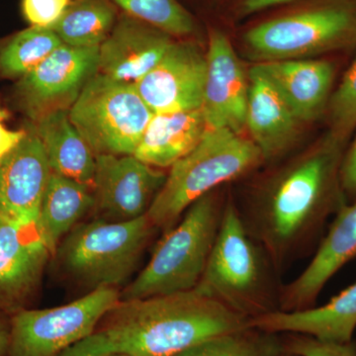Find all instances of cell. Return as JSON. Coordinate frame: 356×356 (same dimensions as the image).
Masks as SVG:
<instances>
[{"label":"cell","instance_id":"cell-16","mask_svg":"<svg viewBox=\"0 0 356 356\" xmlns=\"http://www.w3.org/2000/svg\"><path fill=\"white\" fill-rule=\"evenodd\" d=\"M41 140L34 131L0 161V215L38 222L40 207L51 175Z\"/></svg>","mask_w":356,"mask_h":356},{"label":"cell","instance_id":"cell-21","mask_svg":"<svg viewBox=\"0 0 356 356\" xmlns=\"http://www.w3.org/2000/svg\"><path fill=\"white\" fill-rule=\"evenodd\" d=\"M207 128L202 108L154 114L133 156L154 168H170L197 146Z\"/></svg>","mask_w":356,"mask_h":356},{"label":"cell","instance_id":"cell-12","mask_svg":"<svg viewBox=\"0 0 356 356\" xmlns=\"http://www.w3.org/2000/svg\"><path fill=\"white\" fill-rule=\"evenodd\" d=\"M51 257L38 222L0 215V311L11 317L28 309Z\"/></svg>","mask_w":356,"mask_h":356},{"label":"cell","instance_id":"cell-9","mask_svg":"<svg viewBox=\"0 0 356 356\" xmlns=\"http://www.w3.org/2000/svg\"><path fill=\"white\" fill-rule=\"evenodd\" d=\"M119 301L117 288L102 287L65 305L18 312L11 316L8 356H57L92 334Z\"/></svg>","mask_w":356,"mask_h":356},{"label":"cell","instance_id":"cell-3","mask_svg":"<svg viewBox=\"0 0 356 356\" xmlns=\"http://www.w3.org/2000/svg\"><path fill=\"white\" fill-rule=\"evenodd\" d=\"M280 276L266 250L245 231L233 199H227L216 242L195 289L250 321L280 311Z\"/></svg>","mask_w":356,"mask_h":356},{"label":"cell","instance_id":"cell-28","mask_svg":"<svg viewBox=\"0 0 356 356\" xmlns=\"http://www.w3.org/2000/svg\"><path fill=\"white\" fill-rule=\"evenodd\" d=\"M327 123L331 139L348 144L356 128V55L327 103Z\"/></svg>","mask_w":356,"mask_h":356},{"label":"cell","instance_id":"cell-13","mask_svg":"<svg viewBox=\"0 0 356 356\" xmlns=\"http://www.w3.org/2000/svg\"><path fill=\"white\" fill-rule=\"evenodd\" d=\"M206 69V55L197 44L175 41L135 88L154 114L201 109Z\"/></svg>","mask_w":356,"mask_h":356},{"label":"cell","instance_id":"cell-17","mask_svg":"<svg viewBox=\"0 0 356 356\" xmlns=\"http://www.w3.org/2000/svg\"><path fill=\"white\" fill-rule=\"evenodd\" d=\"M172 37L124 14L99 46L98 74L135 86L163 58L175 42Z\"/></svg>","mask_w":356,"mask_h":356},{"label":"cell","instance_id":"cell-38","mask_svg":"<svg viewBox=\"0 0 356 356\" xmlns=\"http://www.w3.org/2000/svg\"><path fill=\"white\" fill-rule=\"evenodd\" d=\"M280 356H296V355H290V353H281V355Z\"/></svg>","mask_w":356,"mask_h":356},{"label":"cell","instance_id":"cell-10","mask_svg":"<svg viewBox=\"0 0 356 356\" xmlns=\"http://www.w3.org/2000/svg\"><path fill=\"white\" fill-rule=\"evenodd\" d=\"M99 47L79 48L62 44L21 77L16 100L33 122L58 110H70L84 86L98 74Z\"/></svg>","mask_w":356,"mask_h":356},{"label":"cell","instance_id":"cell-31","mask_svg":"<svg viewBox=\"0 0 356 356\" xmlns=\"http://www.w3.org/2000/svg\"><path fill=\"white\" fill-rule=\"evenodd\" d=\"M111 353H114L113 348L106 337L102 332H95L57 356H106Z\"/></svg>","mask_w":356,"mask_h":356},{"label":"cell","instance_id":"cell-25","mask_svg":"<svg viewBox=\"0 0 356 356\" xmlns=\"http://www.w3.org/2000/svg\"><path fill=\"white\" fill-rule=\"evenodd\" d=\"M62 44L53 30L30 26L17 33L0 50V74L9 79H21Z\"/></svg>","mask_w":356,"mask_h":356},{"label":"cell","instance_id":"cell-6","mask_svg":"<svg viewBox=\"0 0 356 356\" xmlns=\"http://www.w3.org/2000/svg\"><path fill=\"white\" fill-rule=\"evenodd\" d=\"M156 227L147 215L126 222H79L55 255L60 269L90 291L121 286L132 276Z\"/></svg>","mask_w":356,"mask_h":356},{"label":"cell","instance_id":"cell-2","mask_svg":"<svg viewBox=\"0 0 356 356\" xmlns=\"http://www.w3.org/2000/svg\"><path fill=\"white\" fill-rule=\"evenodd\" d=\"M248 327V318L193 289L120 300L95 332L106 337L114 353L175 356L210 337Z\"/></svg>","mask_w":356,"mask_h":356},{"label":"cell","instance_id":"cell-19","mask_svg":"<svg viewBox=\"0 0 356 356\" xmlns=\"http://www.w3.org/2000/svg\"><path fill=\"white\" fill-rule=\"evenodd\" d=\"M248 79L245 128L264 161H274L291 147L300 121L257 65L250 70Z\"/></svg>","mask_w":356,"mask_h":356},{"label":"cell","instance_id":"cell-32","mask_svg":"<svg viewBox=\"0 0 356 356\" xmlns=\"http://www.w3.org/2000/svg\"><path fill=\"white\" fill-rule=\"evenodd\" d=\"M341 182L348 204L356 200V135L346 147L341 165Z\"/></svg>","mask_w":356,"mask_h":356},{"label":"cell","instance_id":"cell-29","mask_svg":"<svg viewBox=\"0 0 356 356\" xmlns=\"http://www.w3.org/2000/svg\"><path fill=\"white\" fill-rule=\"evenodd\" d=\"M283 353L296 356H356V339L348 343L321 341L308 334L285 332L281 336Z\"/></svg>","mask_w":356,"mask_h":356},{"label":"cell","instance_id":"cell-5","mask_svg":"<svg viewBox=\"0 0 356 356\" xmlns=\"http://www.w3.org/2000/svg\"><path fill=\"white\" fill-rule=\"evenodd\" d=\"M226 202L212 191L192 204L184 218L165 232L147 266L120 293V300L195 289L216 242Z\"/></svg>","mask_w":356,"mask_h":356},{"label":"cell","instance_id":"cell-7","mask_svg":"<svg viewBox=\"0 0 356 356\" xmlns=\"http://www.w3.org/2000/svg\"><path fill=\"white\" fill-rule=\"evenodd\" d=\"M245 43L266 60H297L356 47V0H325L250 29Z\"/></svg>","mask_w":356,"mask_h":356},{"label":"cell","instance_id":"cell-22","mask_svg":"<svg viewBox=\"0 0 356 356\" xmlns=\"http://www.w3.org/2000/svg\"><path fill=\"white\" fill-rule=\"evenodd\" d=\"M70 110H58L33 122L46 152L51 172L92 187L96 154L70 119Z\"/></svg>","mask_w":356,"mask_h":356},{"label":"cell","instance_id":"cell-35","mask_svg":"<svg viewBox=\"0 0 356 356\" xmlns=\"http://www.w3.org/2000/svg\"><path fill=\"white\" fill-rule=\"evenodd\" d=\"M288 1H291V0H245V3H243V9H245V13H254L268 8V7H273Z\"/></svg>","mask_w":356,"mask_h":356},{"label":"cell","instance_id":"cell-30","mask_svg":"<svg viewBox=\"0 0 356 356\" xmlns=\"http://www.w3.org/2000/svg\"><path fill=\"white\" fill-rule=\"evenodd\" d=\"M72 0H22V13L30 26L51 29Z\"/></svg>","mask_w":356,"mask_h":356},{"label":"cell","instance_id":"cell-18","mask_svg":"<svg viewBox=\"0 0 356 356\" xmlns=\"http://www.w3.org/2000/svg\"><path fill=\"white\" fill-rule=\"evenodd\" d=\"M282 96L299 121L325 114L336 67L325 60H267L257 65Z\"/></svg>","mask_w":356,"mask_h":356},{"label":"cell","instance_id":"cell-1","mask_svg":"<svg viewBox=\"0 0 356 356\" xmlns=\"http://www.w3.org/2000/svg\"><path fill=\"white\" fill-rule=\"evenodd\" d=\"M346 146L327 135L317 149L268 180L254 202L236 206L245 231L280 274L315 254L330 218L348 205L341 182Z\"/></svg>","mask_w":356,"mask_h":356},{"label":"cell","instance_id":"cell-20","mask_svg":"<svg viewBox=\"0 0 356 356\" xmlns=\"http://www.w3.org/2000/svg\"><path fill=\"white\" fill-rule=\"evenodd\" d=\"M248 327L274 334L297 332L321 341L348 343L356 330V282L324 306L273 312L248 321Z\"/></svg>","mask_w":356,"mask_h":356},{"label":"cell","instance_id":"cell-36","mask_svg":"<svg viewBox=\"0 0 356 356\" xmlns=\"http://www.w3.org/2000/svg\"><path fill=\"white\" fill-rule=\"evenodd\" d=\"M106 356H133L130 355H127V353H111Z\"/></svg>","mask_w":356,"mask_h":356},{"label":"cell","instance_id":"cell-15","mask_svg":"<svg viewBox=\"0 0 356 356\" xmlns=\"http://www.w3.org/2000/svg\"><path fill=\"white\" fill-rule=\"evenodd\" d=\"M355 257L356 200L334 216L305 270L283 285L280 311L314 308L327 283Z\"/></svg>","mask_w":356,"mask_h":356},{"label":"cell","instance_id":"cell-37","mask_svg":"<svg viewBox=\"0 0 356 356\" xmlns=\"http://www.w3.org/2000/svg\"><path fill=\"white\" fill-rule=\"evenodd\" d=\"M6 118V113L1 108H0V122L4 120Z\"/></svg>","mask_w":356,"mask_h":356},{"label":"cell","instance_id":"cell-33","mask_svg":"<svg viewBox=\"0 0 356 356\" xmlns=\"http://www.w3.org/2000/svg\"><path fill=\"white\" fill-rule=\"evenodd\" d=\"M26 133V131L9 130L0 122V161L19 144Z\"/></svg>","mask_w":356,"mask_h":356},{"label":"cell","instance_id":"cell-8","mask_svg":"<svg viewBox=\"0 0 356 356\" xmlns=\"http://www.w3.org/2000/svg\"><path fill=\"white\" fill-rule=\"evenodd\" d=\"M69 114L96 156H132L154 115L134 84L100 74L84 86Z\"/></svg>","mask_w":356,"mask_h":356},{"label":"cell","instance_id":"cell-27","mask_svg":"<svg viewBox=\"0 0 356 356\" xmlns=\"http://www.w3.org/2000/svg\"><path fill=\"white\" fill-rule=\"evenodd\" d=\"M125 14L159 28L173 37L194 31V21L177 0H113Z\"/></svg>","mask_w":356,"mask_h":356},{"label":"cell","instance_id":"cell-24","mask_svg":"<svg viewBox=\"0 0 356 356\" xmlns=\"http://www.w3.org/2000/svg\"><path fill=\"white\" fill-rule=\"evenodd\" d=\"M117 19L116 9L110 0H72L51 29L63 44L95 48L107 39Z\"/></svg>","mask_w":356,"mask_h":356},{"label":"cell","instance_id":"cell-23","mask_svg":"<svg viewBox=\"0 0 356 356\" xmlns=\"http://www.w3.org/2000/svg\"><path fill=\"white\" fill-rule=\"evenodd\" d=\"M93 208L92 187L51 173L40 207L38 224L53 257L65 236Z\"/></svg>","mask_w":356,"mask_h":356},{"label":"cell","instance_id":"cell-11","mask_svg":"<svg viewBox=\"0 0 356 356\" xmlns=\"http://www.w3.org/2000/svg\"><path fill=\"white\" fill-rule=\"evenodd\" d=\"M166 175L133 154H97L92 191L98 219L126 222L144 216Z\"/></svg>","mask_w":356,"mask_h":356},{"label":"cell","instance_id":"cell-4","mask_svg":"<svg viewBox=\"0 0 356 356\" xmlns=\"http://www.w3.org/2000/svg\"><path fill=\"white\" fill-rule=\"evenodd\" d=\"M264 161L252 140L229 129L207 128L197 146L170 168L147 217L165 233L199 198L248 175Z\"/></svg>","mask_w":356,"mask_h":356},{"label":"cell","instance_id":"cell-26","mask_svg":"<svg viewBox=\"0 0 356 356\" xmlns=\"http://www.w3.org/2000/svg\"><path fill=\"white\" fill-rule=\"evenodd\" d=\"M280 334L248 327L205 339L175 356H280Z\"/></svg>","mask_w":356,"mask_h":356},{"label":"cell","instance_id":"cell-14","mask_svg":"<svg viewBox=\"0 0 356 356\" xmlns=\"http://www.w3.org/2000/svg\"><path fill=\"white\" fill-rule=\"evenodd\" d=\"M202 111L208 128L245 130L248 83L235 50L224 33L213 30L206 53Z\"/></svg>","mask_w":356,"mask_h":356},{"label":"cell","instance_id":"cell-34","mask_svg":"<svg viewBox=\"0 0 356 356\" xmlns=\"http://www.w3.org/2000/svg\"><path fill=\"white\" fill-rule=\"evenodd\" d=\"M11 339V317L0 311V356H8Z\"/></svg>","mask_w":356,"mask_h":356}]
</instances>
